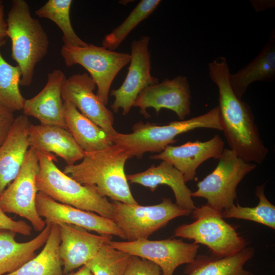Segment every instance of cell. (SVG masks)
Wrapping results in <instances>:
<instances>
[{"instance_id":"6da1fadb","label":"cell","mask_w":275,"mask_h":275,"mask_svg":"<svg viewBox=\"0 0 275 275\" xmlns=\"http://www.w3.org/2000/svg\"><path fill=\"white\" fill-rule=\"evenodd\" d=\"M208 67L209 76L218 88L222 131L230 149L248 162L261 164L268 149L261 140L251 108L231 88L227 59L218 57L209 63Z\"/></svg>"},{"instance_id":"7a4b0ae2","label":"cell","mask_w":275,"mask_h":275,"mask_svg":"<svg viewBox=\"0 0 275 275\" xmlns=\"http://www.w3.org/2000/svg\"><path fill=\"white\" fill-rule=\"evenodd\" d=\"M132 157L114 144L101 150L85 152L80 163L66 166L63 172L81 184L95 186L101 195L113 201L136 205L124 169L126 161Z\"/></svg>"},{"instance_id":"3957f363","label":"cell","mask_w":275,"mask_h":275,"mask_svg":"<svg viewBox=\"0 0 275 275\" xmlns=\"http://www.w3.org/2000/svg\"><path fill=\"white\" fill-rule=\"evenodd\" d=\"M36 152L39 164L36 178L38 191L60 203L95 212L112 220V204L95 186L81 184L61 171L54 162L57 160L53 154Z\"/></svg>"},{"instance_id":"277c9868","label":"cell","mask_w":275,"mask_h":275,"mask_svg":"<svg viewBox=\"0 0 275 275\" xmlns=\"http://www.w3.org/2000/svg\"><path fill=\"white\" fill-rule=\"evenodd\" d=\"M7 25V36L12 43L11 57L21 72L20 85L29 86L36 65L48 52V35L40 21L32 17L24 0L12 1Z\"/></svg>"},{"instance_id":"5b68a950","label":"cell","mask_w":275,"mask_h":275,"mask_svg":"<svg viewBox=\"0 0 275 275\" xmlns=\"http://www.w3.org/2000/svg\"><path fill=\"white\" fill-rule=\"evenodd\" d=\"M200 128L223 130L218 106L202 115L166 125L139 121L133 125L132 132H117L113 140L114 144L127 151L132 157L141 158L146 152H161L176 142L177 135Z\"/></svg>"},{"instance_id":"8992f818","label":"cell","mask_w":275,"mask_h":275,"mask_svg":"<svg viewBox=\"0 0 275 275\" xmlns=\"http://www.w3.org/2000/svg\"><path fill=\"white\" fill-rule=\"evenodd\" d=\"M222 212L207 204L196 207L191 212L195 221L177 227L174 236L205 245L214 256L234 254L246 247L248 243L235 227L224 220Z\"/></svg>"},{"instance_id":"52a82bcc","label":"cell","mask_w":275,"mask_h":275,"mask_svg":"<svg viewBox=\"0 0 275 275\" xmlns=\"http://www.w3.org/2000/svg\"><path fill=\"white\" fill-rule=\"evenodd\" d=\"M218 159L215 169L197 183L191 195L204 198L207 204L223 212L234 204L238 184L257 165L244 161L230 149H224Z\"/></svg>"},{"instance_id":"ba28073f","label":"cell","mask_w":275,"mask_h":275,"mask_svg":"<svg viewBox=\"0 0 275 275\" xmlns=\"http://www.w3.org/2000/svg\"><path fill=\"white\" fill-rule=\"evenodd\" d=\"M111 203L112 220L123 232L127 241L148 239L174 218L191 213L170 198H163L160 203L149 206L129 205L116 201Z\"/></svg>"},{"instance_id":"9c48e42d","label":"cell","mask_w":275,"mask_h":275,"mask_svg":"<svg viewBox=\"0 0 275 275\" xmlns=\"http://www.w3.org/2000/svg\"><path fill=\"white\" fill-rule=\"evenodd\" d=\"M61 53L67 67L78 64L90 73L97 88L96 95L106 105L113 81L130 61V54L88 43L84 46L63 45Z\"/></svg>"},{"instance_id":"30bf717a","label":"cell","mask_w":275,"mask_h":275,"mask_svg":"<svg viewBox=\"0 0 275 275\" xmlns=\"http://www.w3.org/2000/svg\"><path fill=\"white\" fill-rule=\"evenodd\" d=\"M39 170L36 151L30 147L15 178L0 196V208L28 220L34 230L41 232L46 223L37 212L36 178Z\"/></svg>"},{"instance_id":"8fae6325","label":"cell","mask_w":275,"mask_h":275,"mask_svg":"<svg viewBox=\"0 0 275 275\" xmlns=\"http://www.w3.org/2000/svg\"><path fill=\"white\" fill-rule=\"evenodd\" d=\"M108 244L113 248L150 261L160 268L161 275H173L176 268L191 262L197 255L199 245L184 242L181 239L116 241Z\"/></svg>"},{"instance_id":"7c38bea8","label":"cell","mask_w":275,"mask_h":275,"mask_svg":"<svg viewBox=\"0 0 275 275\" xmlns=\"http://www.w3.org/2000/svg\"><path fill=\"white\" fill-rule=\"evenodd\" d=\"M150 37L143 36L131 43V59L126 76L117 89L111 92L115 100L111 107L117 113L121 108L123 115L128 114L139 94L146 88L158 82L151 73Z\"/></svg>"},{"instance_id":"4fadbf2b","label":"cell","mask_w":275,"mask_h":275,"mask_svg":"<svg viewBox=\"0 0 275 275\" xmlns=\"http://www.w3.org/2000/svg\"><path fill=\"white\" fill-rule=\"evenodd\" d=\"M190 99L187 77L178 75L144 89L139 94L133 106L139 107L140 113L146 118L150 117L147 109L152 107L157 115L161 109H168L175 113L180 120H184L190 113Z\"/></svg>"},{"instance_id":"5bb4252c","label":"cell","mask_w":275,"mask_h":275,"mask_svg":"<svg viewBox=\"0 0 275 275\" xmlns=\"http://www.w3.org/2000/svg\"><path fill=\"white\" fill-rule=\"evenodd\" d=\"M36 205L39 216L44 218L46 224H70L100 235L125 239L123 232L112 220L98 214L60 203L39 191Z\"/></svg>"},{"instance_id":"9a60e30c","label":"cell","mask_w":275,"mask_h":275,"mask_svg":"<svg viewBox=\"0 0 275 275\" xmlns=\"http://www.w3.org/2000/svg\"><path fill=\"white\" fill-rule=\"evenodd\" d=\"M96 84L87 73L66 78L62 87L63 101L72 104L84 116L113 137L118 132L114 128V115L94 93Z\"/></svg>"},{"instance_id":"2e32d148","label":"cell","mask_w":275,"mask_h":275,"mask_svg":"<svg viewBox=\"0 0 275 275\" xmlns=\"http://www.w3.org/2000/svg\"><path fill=\"white\" fill-rule=\"evenodd\" d=\"M58 225L61 237L59 253L63 263V275L86 265L113 237L112 235L93 234L83 228L70 224Z\"/></svg>"},{"instance_id":"e0dca14e","label":"cell","mask_w":275,"mask_h":275,"mask_svg":"<svg viewBox=\"0 0 275 275\" xmlns=\"http://www.w3.org/2000/svg\"><path fill=\"white\" fill-rule=\"evenodd\" d=\"M224 142L218 134L209 140L188 142L178 146H168L150 158L170 162L183 175L186 183L195 179L197 169L206 160L218 159L224 149Z\"/></svg>"},{"instance_id":"ac0fdd59","label":"cell","mask_w":275,"mask_h":275,"mask_svg":"<svg viewBox=\"0 0 275 275\" xmlns=\"http://www.w3.org/2000/svg\"><path fill=\"white\" fill-rule=\"evenodd\" d=\"M66 78L60 69L49 73L42 90L34 97L25 99L22 109L23 115L37 118L42 124L67 129L62 98V87Z\"/></svg>"},{"instance_id":"d6986e66","label":"cell","mask_w":275,"mask_h":275,"mask_svg":"<svg viewBox=\"0 0 275 275\" xmlns=\"http://www.w3.org/2000/svg\"><path fill=\"white\" fill-rule=\"evenodd\" d=\"M28 117L15 118L9 133L0 146V196L17 175L30 148Z\"/></svg>"},{"instance_id":"ffe728a7","label":"cell","mask_w":275,"mask_h":275,"mask_svg":"<svg viewBox=\"0 0 275 275\" xmlns=\"http://www.w3.org/2000/svg\"><path fill=\"white\" fill-rule=\"evenodd\" d=\"M30 147L47 153H54L72 166L82 160L85 151L78 145L70 132L62 127L31 124L28 131Z\"/></svg>"},{"instance_id":"44dd1931","label":"cell","mask_w":275,"mask_h":275,"mask_svg":"<svg viewBox=\"0 0 275 275\" xmlns=\"http://www.w3.org/2000/svg\"><path fill=\"white\" fill-rule=\"evenodd\" d=\"M128 182L136 183L154 191L160 185H167L173 190L176 204L191 213L195 208L191 191L186 185L182 174L170 162L162 160L146 170L126 175Z\"/></svg>"},{"instance_id":"7402d4cb","label":"cell","mask_w":275,"mask_h":275,"mask_svg":"<svg viewBox=\"0 0 275 275\" xmlns=\"http://www.w3.org/2000/svg\"><path fill=\"white\" fill-rule=\"evenodd\" d=\"M51 229L50 224L35 238L25 242H18L16 233L0 229V275L13 272L33 259L36 251L45 244Z\"/></svg>"},{"instance_id":"603a6c76","label":"cell","mask_w":275,"mask_h":275,"mask_svg":"<svg viewBox=\"0 0 275 275\" xmlns=\"http://www.w3.org/2000/svg\"><path fill=\"white\" fill-rule=\"evenodd\" d=\"M67 129L86 152L97 151L114 144L113 137L82 115L71 103L63 102Z\"/></svg>"},{"instance_id":"cb8c5ba5","label":"cell","mask_w":275,"mask_h":275,"mask_svg":"<svg viewBox=\"0 0 275 275\" xmlns=\"http://www.w3.org/2000/svg\"><path fill=\"white\" fill-rule=\"evenodd\" d=\"M274 77L275 37L272 34L258 56L237 72L230 73L229 79L234 93L241 99L252 83L270 81Z\"/></svg>"},{"instance_id":"d4e9b609","label":"cell","mask_w":275,"mask_h":275,"mask_svg":"<svg viewBox=\"0 0 275 275\" xmlns=\"http://www.w3.org/2000/svg\"><path fill=\"white\" fill-rule=\"evenodd\" d=\"M254 254L253 248L246 246L225 257L197 255L191 262L187 264L185 273L187 275H254L244 266Z\"/></svg>"},{"instance_id":"484cf974","label":"cell","mask_w":275,"mask_h":275,"mask_svg":"<svg viewBox=\"0 0 275 275\" xmlns=\"http://www.w3.org/2000/svg\"><path fill=\"white\" fill-rule=\"evenodd\" d=\"M60 243L59 225L51 224L49 236L40 253L16 271L5 275H63Z\"/></svg>"},{"instance_id":"4316f807","label":"cell","mask_w":275,"mask_h":275,"mask_svg":"<svg viewBox=\"0 0 275 275\" xmlns=\"http://www.w3.org/2000/svg\"><path fill=\"white\" fill-rule=\"evenodd\" d=\"M72 3L71 0H48L35 13L39 17L48 19L57 24L62 33L63 45L84 46L88 43L77 35L71 24Z\"/></svg>"},{"instance_id":"83f0119b","label":"cell","mask_w":275,"mask_h":275,"mask_svg":"<svg viewBox=\"0 0 275 275\" xmlns=\"http://www.w3.org/2000/svg\"><path fill=\"white\" fill-rule=\"evenodd\" d=\"M6 43V39L0 41V105L14 112L22 110L25 99L19 89L20 68L9 64L1 53Z\"/></svg>"},{"instance_id":"f1b7e54d","label":"cell","mask_w":275,"mask_h":275,"mask_svg":"<svg viewBox=\"0 0 275 275\" xmlns=\"http://www.w3.org/2000/svg\"><path fill=\"white\" fill-rule=\"evenodd\" d=\"M160 3V0L141 1L125 20L104 37L102 41V46L115 51L129 33L147 19Z\"/></svg>"},{"instance_id":"f546056e","label":"cell","mask_w":275,"mask_h":275,"mask_svg":"<svg viewBox=\"0 0 275 275\" xmlns=\"http://www.w3.org/2000/svg\"><path fill=\"white\" fill-rule=\"evenodd\" d=\"M264 188V184L256 188L255 195L259 200L257 206L250 207L233 204L222 212L223 217L251 221L274 229L275 206L267 199Z\"/></svg>"},{"instance_id":"4dcf8cb0","label":"cell","mask_w":275,"mask_h":275,"mask_svg":"<svg viewBox=\"0 0 275 275\" xmlns=\"http://www.w3.org/2000/svg\"><path fill=\"white\" fill-rule=\"evenodd\" d=\"M131 255L116 250L108 243L86 265L94 275H125Z\"/></svg>"},{"instance_id":"1f68e13d","label":"cell","mask_w":275,"mask_h":275,"mask_svg":"<svg viewBox=\"0 0 275 275\" xmlns=\"http://www.w3.org/2000/svg\"><path fill=\"white\" fill-rule=\"evenodd\" d=\"M125 275H161L156 264L139 257L131 256Z\"/></svg>"},{"instance_id":"d6a6232c","label":"cell","mask_w":275,"mask_h":275,"mask_svg":"<svg viewBox=\"0 0 275 275\" xmlns=\"http://www.w3.org/2000/svg\"><path fill=\"white\" fill-rule=\"evenodd\" d=\"M0 229L13 231L16 233L29 236L32 227L24 221H14L8 216L0 208Z\"/></svg>"},{"instance_id":"836d02e7","label":"cell","mask_w":275,"mask_h":275,"mask_svg":"<svg viewBox=\"0 0 275 275\" xmlns=\"http://www.w3.org/2000/svg\"><path fill=\"white\" fill-rule=\"evenodd\" d=\"M14 119L13 112L0 105V146L6 139Z\"/></svg>"},{"instance_id":"e575fe53","label":"cell","mask_w":275,"mask_h":275,"mask_svg":"<svg viewBox=\"0 0 275 275\" xmlns=\"http://www.w3.org/2000/svg\"><path fill=\"white\" fill-rule=\"evenodd\" d=\"M7 22L4 19V8L0 4V41L6 39L7 36Z\"/></svg>"},{"instance_id":"d590c367","label":"cell","mask_w":275,"mask_h":275,"mask_svg":"<svg viewBox=\"0 0 275 275\" xmlns=\"http://www.w3.org/2000/svg\"><path fill=\"white\" fill-rule=\"evenodd\" d=\"M64 275H94L91 269L86 265L80 267L76 271L71 272Z\"/></svg>"},{"instance_id":"8d00e7d4","label":"cell","mask_w":275,"mask_h":275,"mask_svg":"<svg viewBox=\"0 0 275 275\" xmlns=\"http://www.w3.org/2000/svg\"><path fill=\"white\" fill-rule=\"evenodd\" d=\"M0 4H2V1H0Z\"/></svg>"}]
</instances>
